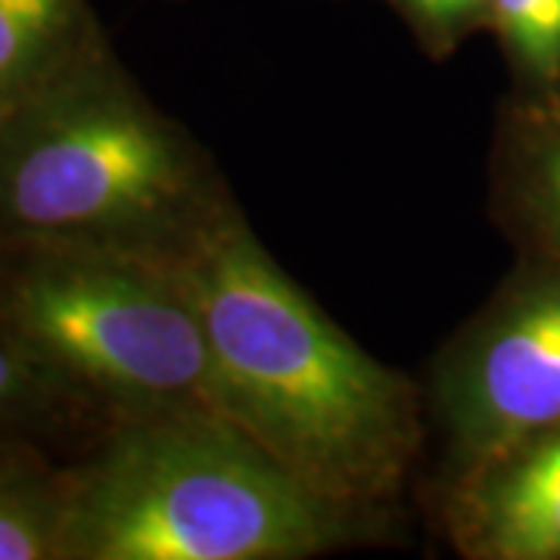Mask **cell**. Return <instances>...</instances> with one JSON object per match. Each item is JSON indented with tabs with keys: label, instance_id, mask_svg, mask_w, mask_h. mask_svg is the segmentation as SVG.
<instances>
[{
	"label": "cell",
	"instance_id": "1",
	"mask_svg": "<svg viewBox=\"0 0 560 560\" xmlns=\"http://www.w3.org/2000/svg\"><path fill=\"white\" fill-rule=\"evenodd\" d=\"M172 265L200 312L221 418L352 517L393 499L420 440L408 381L320 312L231 200Z\"/></svg>",
	"mask_w": 560,
	"mask_h": 560
},
{
	"label": "cell",
	"instance_id": "2",
	"mask_svg": "<svg viewBox=\"0 0 560 560\" xmlns=\"http://www.w3.org/2000/svg\"><path fill=\"white\" fill-rule=\"evenodd\" d=\"M228 202L103 38L0 116V246L178 259Z\"/></svg>",
	"mask_w": 560,
	"mask_h": 560
},
{
	"label": "cell",
	"instance_id": "3",
	"mask_svg": "<svg viewBox=\"0 0 560 560\" xmlns=\"http://www.w3.org/2000/svg\"><path fill=\"white\" fill-rule=\"evenodd\" d=\"M209 408L109 423L69 464L66 560H302L355 536Z\"/></svg>",
	"mask_w": 560,
	"mask_h": 560
},
{
	"label": "cell",
	"instance_id": "4",
	"mask_svg": "<svg viewBox=\"0 0 560 560\" xmlns=\"http://www.w3.org/2000/svg\"><path fill=\"white\" fill-rule=\"evenodd\" d=\"M0 315L106 427L184 408L215 411L206 330L172 261L0 246Z\"/></svg>",
	"mask_w": 560,
	"mask_h": 560
},
{
	"label": "cell",
	"instance_id": "5",
	"mask_svg": "<svg viewBox=\"0 0 560 560\" xmlns=\"http://www.w3.org/2000/svg\"><path fill=\"white\" fill-rule=\"evenodd\" d=\"M445 427L477 482L560 430V280L501 305L460 349L442 389Z\"/></svg>",
	"mask_w": 560,
	"mask_h": 560
},
{
	"label": "cell",
	"instance_id": "6",
	"mask_svg": "<svg viewBox=\"0 0 560 560\" xmlns=\"http://www.w3.org/2000/svg\"><path fill=\"white\" fill-rule=\"evenodd\" d=\"M470 486L480 555L560 560V460L526 448Z\"/></svg>",
	"mask_w": 560,
	"mask_h": 560
},
{
	"label": "cell",
	"instance_id": "7",
	"mask_svg": "<svg viewBox=\"0 0 560 560\" xmlns=\"http://www.w3.org/2000/svg\"><path fill=\"white\" fill-rule=\"evenodd\" d=\"M103 38L91 0H0V116Z\"/></svg>",
	"mask_w": 560,
	"mask_h": 560
},
{
	"label": "cell",
	"instance_id": "8",
	"mask_svg": "<svg viewBox=\"0 0 560 560\" xmlns=\"http://www.w3.org/2000/svg\"><path fill=\"white\" fill-rule=\"evenodd\" d=\"M69 464L57 448L0 436V560H66Z\"/></svg>",
	"mask_w": 560,
	"mask_h": 560
},
{
	"label": "cell",
	"instance_id": "9",
	"mask_svg": "<svg viewBox=\"0 0 560 560\" xmlns=\"http://www.w3.org/2000/svg\"><path fill=\"white\" fill-rule=\"evenodd\" d=\"M103 430L106 420L50 374L0 315V436L84 452Z\"/></svg>",
	"mask_w": 560,
	"mask_h": 560
},
{
	"label": "cell",
	"instance_id": "10",
	"mask_svg": "<svg viewBox=\"0 0 560 560\" xmlns=\"http://www.w3.org/2000/svg\"><path fill=\"white\" fill-rule=\"evenodd\" d=\"M533 121L517 160V202L541 249L560 261V97Z\"/></svg>",
	"mask_w": 560,
	"mask_h": 560
},
{
	"label": "cell",
	"instance_id": "11",
	"mask_svg": "<svg viewBox=\"0 0 560 560\" xmlns=\"http://www.w3.org/2000/svg\"><path fill=\"white\" fill-rule=\"evenodd\" d=\"M521 75L536 88L560 84V0H489V25Z\"/></svg>",
	"mask_w": 560,
	"mask_h": 560
},
{
	"label": "cell",
	"instance_id": "12",
	"mask_svg": "<svg viewBox=\"0 0 560 560\" xmlns=\"http://www.w3.org/2000/svg\"><path fill=\"white\" fill-rule=\"evenodd\" d=\"M423 50L452 54L470 32L489 25V0H393Z\"/></svg>",
	"mask_w": 560,
	"mask_h": 560
},
{
	"label": "cell",
	"instance_id": "13",
	"mask_svg": "<svg viewBox=\"0 0 560 560\" xmlns=\"http://www.w3.org/2000/svg\"><path fill=\"white\" fill-rule=\"evenodd\" d=\"M533 448H539L541 455H548L551 460H560V430L558 433H551V436H545L541 442H536Z\"/></svg>",
	"mask_w": 560,
	"mask_h": 560
}]
</instances>
